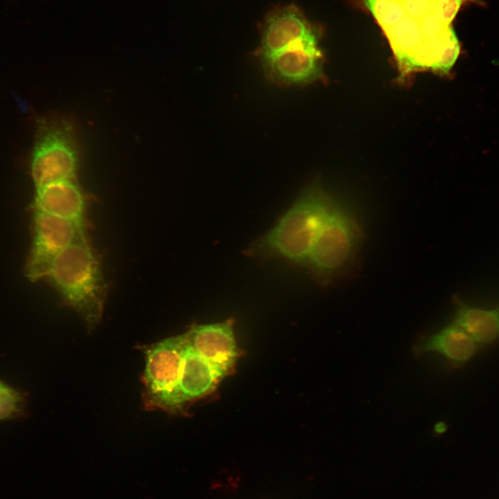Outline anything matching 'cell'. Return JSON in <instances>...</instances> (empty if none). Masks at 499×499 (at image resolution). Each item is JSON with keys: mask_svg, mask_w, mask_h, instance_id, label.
<instances>
[{"mask_svg": "<svg viewBox=\"0 0 499 499\" xmlns=\"http://www.w3.org/2000/svg\"><path fill=\"white\" fill-rule=\"evenodd\" d=\"M336 207L317 185L306 189L277 223L246 250L261 260L306 263L315 238Z\"/></svg>", "mask_w": 499, "mask_h": 499, "instance_id": "1", "label": "cell"}, {"mask_svg": "<svg viewBox=\"0 0 499 499\" xmlns=\"http://www.w3.org/2000/svg\"><path fill=\"white\" fill-rule=\"evenodd\" d=\"M45 277L79 315L89 331L98 325L107 288L99 260L86 235L55 256Z\"/></svg>", "mask_w": 499, "mask_h": 499, "instance_id": "2", "label": "cell"}, {"mask_svg": "<svg viewBox=\"0 0 499 499\" xmlns=\"http://www.w3.org/2000/svg\"><path fill=\"white\" fill-rule=\"evenodd\" d=\"M187 344L185 333L145 347L143 400L146 410L178 413L177 386Z\"/></svg>", "mask_w": 499, "mask_h": 499, "instance_id": "3", "label": "cell"}, {"mask_svg": "<svg viewBox=\"0 0 499 499\" xmlns=\"http://www.w3.org/2000/svg\"><path fill=\"white\" fill-rule=\"evenodd\" d=\"M80 153L75 134L66 122L42 127L31 162V174L37 188L55 182L76 180Z\"/></svg>", "mask_w": 499, "mask_h": 499, "instance_id": "4", "label": "cell"}, {"mask_svg": "<svg viewBox=\"0 0 499 499\" xmlns=\"http://www.w3.org/2000/svg\"><path fill=\"white\" fill-rule=\"evenodd\" d=\"M359 238L355 222L336 207L318 233L306 264L318 279L326 281L348 263Z\"/></svg>", "mask_w": 499, "mask_h": 499, "instance_id": "5", "label": "cell"}, {"mask_svg": "<svg viewBox=\"0 0 499 499\" xmlns=\"http://www.w3.org/2000/svg\"><path fill=\"white\" fill-rule=\"evenodd\" d=\"M85 235V230L67 220L35 211L33 243L27 266L28 277L32 281L45 277L55 256Z\"/></svg>", "mask_w": 499, "mask_h": 499, "instance_id": "6", "label": "cell"}, {"mask_svg": "<svg viewBox=\"0 0 499 499\" xmlns=\"http://www.w3.org/2000/svg\"><path fill=\"white\" fill-rule=\"evenodd\" d=\"M322 55L317 40L305 41L262 58L268 78L282 85H300L321 76Z\"/></svg>", "mask_w": 499, "mask_h": 499, "instance_id": "7", "label": "cell"}, {"mask_svg": "<svg viewBox=\"0 0 499 499\" xmlns=\"http://www.w3.org/2000/svg\"><path fill=\"white\" fill-rule=\"evenodd\" d=\"M317 40L303 13L293 5L271 12L263 27L260 55L266 58L299 43Z\"/></svg>", "mask_w": 499, "mask_h": 499, "instance_id": "8", "label": "cell"}, {"mask_svg": "<svg viewBox=\"0 0 499 499\" xmlns=\"http://www.w3.org/2000/svg\"><path fill=\"white\" fill-rule=\"evenodd\" d=\"M189 346L208 361L224 378L238 356L232 325L229 321L198 324L186 333Z\"/></svg>", "mask_w": 499, "mask_h": 499, "instance_id": "9", "label": "cell"}, {"mask_svg": "<svg viewBox=\"0 0 499 499\" xmlns=\"http://www.w3.org/2000/svg\"><path fill=\"white\" fill-rule=\"evenodd\" d=\"M35 211L67 220L85 230L87 199L76 180L55 182L36 189Z\"/></svg>", "mask_w": 499, "mask_h": 499, "instance_id": "10", "label": "cell"}, {"mask_svg": "<svg viewBox=\"0 0 499 499\" xmlns=\"http://www.w3.org/2000/svg\"><path fill=\"white\" fill-rule=\"evenodd\" d=\"M480 347L463 329L452 322L437 332L418 338L412 352L416 357L435 353L454 365H461L472 359Z\"/></svg>", "mask_w": 499, "mask_h": 499, "instance_id": "11", "label": "cell"}, {"mask_svg": "<svg viewBox=\"0 0 499 499\" xmlns=\"http://www.w3.org/2000/svg\"><path fill=\"white\" fill-rule=\"evenodd\" d=\"M222 378L221 374L188 343L177 386L178 413L182 412L189 402L211 393Z\"/></svg>", "mask_w": 499, "mask_h": 499, "instance_id": "12", "label": "cell"}, {"mask_svg": "<svg viewBox=\"0 0 499 499\" xmlns=\"http://www.w3.org/2000/svg\"><path fill=\"white\" fill-rule=\"evenodd\" d=\"M453 322L480 347L492 344L499 339V307L484 309L459 302Z\"/></svg>", "mask_w": 499, "mask_h": 499, "instance_id": "13", "label": "cell"}, {"mask_svg": "<svg viewBox=\"0 0 499 499\" xmlns=\"http://www.w3.org/2000/svg\"><path fill=\"white\" fill-rule=\"evenodd\" d=\"M26 410V395L0 380V422L19 419Z\"/></svg>", "mask_w": 499, "mask_h": 499, "instance_id": "14", "label": "cell"}, {"mask_svg": "<svg viewBox=\"0 0 499 499\" xmlns=\"http://www.w3.org/2000/svg\"><path fill=\"white\" fill-rule=\"evenodd\" d=\"M402 6L405 16L419 22L428 13L433 12V1L431 0H398Z\"/></svg>", "mask_w": 499, "mask_h": 499, "instance_id": "15", "label": "cell"}, {"mask_svg": "<svg viewBox=\"0 0 499 499\" xmlns=\"http://www.w3.org/2000/svg\"><path fill=\"white\" fill-rule=\"evenodd\" d=\"M464 0H434L433 12L446 25L450 26Z\"/></svg>", "mask_w": 499, "mask_h": 499, "instance_id": "16", "label": "cell"}, {"mask_svg": "<svg viewBox=\"0 0 499 499\" xmlns=\"http://www.w3.org/2000/svg\"><path fill=\"white\" fill-rule=\"evenodd\" d=\"M446 428L445 425L442 423H438L437 426L435 427V431L437 433H441L444 431V428Z\"/></svg>", "mask_w": 499, "mask_h": 499, "instance_id": "17", "label": "cell"}, {"mask_svg": "<svg viewBox=\"0 0 499 499\" xmlns=\"http://www.w3.org/2000/svg\"><path fill=\"white\" fill-rule=\"evenodd\" d=\"M431 1H433V0H431Z\"/></svg>", "mask_w": 499, "mask_h": 499, "instance_id": "18", "label": "cell"}]
</instances>
